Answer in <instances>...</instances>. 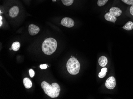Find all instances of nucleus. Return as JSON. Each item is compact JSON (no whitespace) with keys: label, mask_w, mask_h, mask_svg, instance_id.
<instances>
[{"label":"nucleus","mask_w":133,"mask_h":99,"mask_svg":"<svg viewBox=\"0 0 133 99\" xmlns=\"http://www.w3.org/2000/svg\"><path fill=\"white\" fill-rule=\"evenodd\" d=\"M41 87L45 93L50 98H55L59 96L60 87L57 83H53L51 85L46 81H43Z\"/></svg>","instance_id":"obj_1"},{"label":"nucleus","mask_w":133,"mask_h":99,"mask_svg":"<svg viewBox=\"0 0 133 99\" xmlns=\"http://www.w3.org/2000/svg\"><path fill=\"white\" fill-rule=\"evenodd\" d=\"M57 42L53 38H47L42 44V50L44 53L47 55L53 54L57 49Z\"/></svg>","instance_id":"obj_2"},{"label":"nucleus","mask_w":133,"mask_h":99,"mask_svg":"<svg viewBox=\"0 0 133 99\" xmlns=\"http://www.w3.org/2000/svg\"><path fill=\"white\" fill-rule=\"evenodd\" d=\"M67 68L69 73L72 75H76L79 72L80 63L75 58H71L67 63Z\"/></svg>","instance_id":"obj_3"},{"label":"nucleus","mask_w":133,"mask_h":99,"mask_svg":"<svg viewBox=\"0 0 133 99\" xmlns=\"http://www.w3.org/2000/svg\"><path fill=\"white\" fill-rule=\"evenodd\" d=\"M61 24L66 27L71 28L74 26L75 25L73 20L69 17H65L61 20Z\"/></svg>","instance_id":"obj_4"},{"label":"nucleus","mask_w":133,"mask_h":99,"mask_svg":"<svg viewBox=\"0 0 133 99\" xmlns=\"http://www.w3.org/2000/svg\"><path fill=\"white\" fill-rule=\"evenodd\" d=\"M105 86L107 89H113L116 86V79L114 77H109L106 81Z\"/></svg>","instance_id":"obj_5"},{"label":"nucleus","mask_w":133,"mask_h":99,"mask_svg":"<svg viewBox=\"0 0 133 99\" xmlns=\"http://www.w3.org/2000/svg\"><path fill=\"white\" fill-rule=\"evenodd\" d=\"M40 29L38 26L34 24H30L28 27L29 34L32 36H34L39 33Z\"/></svg>","instance_id":"obj_6"},{"label":"nucleus","mask_w":133,"mask_h":99,"mask_svg":"<svg viewBox=\"0 0 133 99\" xmlns=\"http://www.w3.org/2000/svg\"><path fill=\"white\" fill-rule=\"evenodd\" d=\"M110 12L116 17L120 16L122 14V11L120 8L117 7H112L110 10Z\"/></svg>","instance_id":"obj_7"},{"label":"nucleus","mask_w":133,"mask_h":99,"mask_svg":"<svg viewBox=\"0 0 133 99\" xmlns=\"http://www.w3.org/2000/svg\"><path fill=\"white\" fill-rule=\"evenodd\" d=\"M19 8L17 6H14L12 7L9 11V15L11 17H16L19 13Z\"/></svg>","instance_id":"obj_8"},{"label":"nucleus","mask_w":133,"mask_h":99,"mask_svg":"<svg viewBox=\"0 0 133 99\" xmlns=\"http://www.w3.org/2000/svg\"><path fill=\"white\" fill-rule=\"evenodd\" d=\"M104 18L106 20L108 21L111 22L113 23H114L117 20L116 17L112 14L110 12L106 13L104 16Z\"/></svg>","instance_id":"obj_9"},{"label":"nucleus","mask_w":133,"mask_h":99,"mask_svg":"<svg viewBox=\"0 0 133 99\" xmlns=\"http://www.w3.org/2000/svg\"><path fill=\"white\" fill-rule=\"evenodd\" d=\"M108 60L107 58L104 56H101L98 60V63L100 66L102 67H105L107 65Z\"/></svg>","instance_id":"obj_10"},{"label":"nucleus","mask_w":133,"mask_h":99,"mask_svg":"<svg viewBox=\"0 0 133 99\" xmlns=\"http://www.w3.org/2000/svg\"><path fill=\"white\" fill-rule=\"evenodd\" d=\"M24 85L26 89H30L32 87V83L30 80L27 78H24L23 81Z\"/></svg>","instance_id":"obj_11"},{"label":"nucleus","mask_w":133,"mask_h":99,"mask_svg":"<svg viewBox=\"0 0 133 99\" xmlns=\"http://www.w3.org/2000/svg\"><path fill=\"white\" fill-rule=\"evenodd\" d=\"M123 29L127 31H130L133 29V23L132 21H129L125 24L123 27Z\"/></svg>","instance_id":"obj_12"},{"label":"nucleus","mask_w":133,"mask_h":99,"mask_svg":"<svg viewBox=\"0 0 133 99\" xmlns=\"http://www.w3.org/2000/svg\"><path fill=\"white\" fill-rule=\"evenodd\" d=\"M20 44L18 42H15L12 44L11 48L14 51H17L20 49Z\"/></svg>","instance_id":"obj_13"},{"label":"nucleus","mask_w":133,"mask_h":99,"mask_svg":"<svg viewBox=\"0 0 133 99\" xmlns=\"http://www.w3.org/2000/svg\"><path fill=\"white\" fill-rule=\"evenodd\" d=\"M107 72V69L106 68H103L101 70V72L98 74V77L100 78H103L105 76Z\"/></svg>","instance_id":"obj_14"},{"label":"nucleus","mask_w":133,"mask_h":99,"mask_svg":"<svg viewBox=\"0 0 133 99\" xmlns=\"http://www.w3.org/2000/svg\"><path fill=\"white\" fill-rule=\"evenodd\" d=\"M61 1L64 5L66 6H70L72 5L74 0H61Z\"/></svg>","instance_id":"obj_15"},{"label":"nucleus","mask_w":133,"mask_h":99,"mask_svg":"<svg viewBox=\"0 0 133 99\" xmlns=\"http://www.w3.org/2000/svg\"><path fill=\"white\" fill-rule=\"evenodd\" d=\"M108 1V0H98L97 2V5L100 7H101L104 6Z\"/></svg>","instance_id":"obj_16"},{"label":"nucleus","mask_w":133,"mask_h":99,"mask_svg":"<svg viewBox=\"0 0 133 99\" xmlns=\"http://www.w3.org/2000/svg\"><path fill=\"white\" fill-rule=\"evenodd\" d=\"M123 2L128 5H133V0H121Z\"/></svg>","instance_id":"obj_17"},{"label":"nucleus","mask_w":133,"mask_h":99,"mask_svg":"<svg viewBox=\"0 0 133 99\" xmlns=\"http://www.w3.org/2000/svg\"><path fill=\"white\" fill-rule=\"evenodd\" d=\"M29 74L31 78H32L35 75V72L34 71V70L32 69H30L29 71Z\"/></svg>","instance_id":"obj_18"},{"label":"nucleus","mask_w":133,"mask_h":99,"mask_svg":"<svg viewBox=\"0 0 133 99\" xmlns=\"http://www.w3.org/2000/svg\"><path fill=\"white\" fill-rule=\"evenodd\" d=\"M40 68L41 69H46L47 68V65L46 64H44L40 65Z\"/></svg>","instance_id":"obj_19"},{"label":"nucleus","mask_w":133,"mask_h":99,"mask_svg":"<svg viewBox=\"0 0 133 99\" xmlns=\"http://www.w3.org/2000/svg\"><path fill=\"white\" fill-rule=\"evenodd\" d=\"M130 11L131 15L133 16V5H132L130 9Z\"/></svg>","instance_id":"obj_20"},{"label":"nucleus","mask_w":133,"mask_h":99,"mask_svg":"<svg viewBox=\"0 0 133 99\" xmlns=\"http://www.w3.org/2000/svg\"><path fill=\"white\" fill-rule=\"evenodd\" d=\"M2 17L0 16V27L2 26V23H3L2 22Z\"/></svg>","instance_id":"obj_21"},{"label":"nucleus","mask_w":133,"mask_h":99,"mask_svg":"<svg viewBox=\"0 0 133 99\" xmlns=\"http://www.w3.org/2000/svg\"><path fill=\"white\" fill-rule=\"evenodd\" d=\"M56 0H52V1H53V2H56Z\"/></svg>","instance_id":"obj_22"},{"label":"nucleus","mask_w":133,"mask_h":99,"mask_svg":"<svg viewBox=\"0 0 133 99\" xmlns=\"http://www.w3.org/2000/svg\"><path fill=\"white\" fill-rule=\"evenodd\" d=\"M12 48H10V50H12Z\"/></svg>","instance_id":"obj_23"},{"label":"nucleus","mask_w":133,"mask_h":99,"mask_svg":"<svg viewBox=\"0 0 133 99\" xmlns=\"http://www.w3.org/2000/svg\"><path fill=\"white\" fill-rule=\"evenodd\" d=\"M71 58H73V57H72V56H71Z\"/></svg>","instance_id":"obj_24"}]
</instances>
